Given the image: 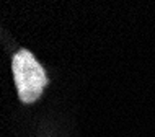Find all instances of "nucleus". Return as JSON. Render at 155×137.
I'll return each instance as SVG.
<instances>
[{
  "label": "nucleus",
  "instance_id": "f257e3e1",
  "mask_svg": "<svg viewBox=\"0 0 155 137\" xmlns=\"http://www.w3.org/2000/svg\"><path fill=\"white\" fill-rule=\"evenodd\" d=\"M12 72H13L20 101H38L48 85V77H46L43 65L36 60V57L26 49L18 51L12 60Z\"/></svg>",
  "mask_w": 155,
  "mask_h": 137
}]
</instances>
